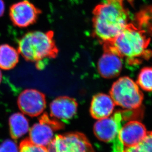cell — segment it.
Instances as JSON below:
<instances>
[{
  "label": "cell",
  "mask_w": 152,
  "mask_h": 152,
  "mask_svg": "<svg viewBox=\"0 0 152 152\" xmlns=\"http://www.w3.org/2000/svg\"><path fill=\"white\" fill-rule=\"evenodd\" d=\"M128 20L124 0H103L94 10V34L103 42H112L128 26Z\"/></svg>",
  "instance_id": "cell-1"
},
{
  "label": "cell",
  "mask_w": 152,
  "mask_h": 152,
  "mask_svg": "<svg viewBox=\"0 0 152 152\" xmlns=\"http://www.w3.org/2000/svg\"><path fill=\"white\" fill-rule=\"evenodd\" d=\"M110 43L122 57L130 64H137L141 59L149 58L152 53L147 48L149 39L143 31L132 24L128 26L112 40Z\"/></svg>",
  "instance_id": "cell-2"
},
{
  "label": "cell",
  "mask_w": 152,
  "mask_h": 152,
  "mask_svg": "<svg viewBox=\"0 0 152 152\" xmlns=\"http://www.w3.org/2000/svg\"><path fill=\"white\" fill-rule=\"evenodd\" d=\"M19 54L27 60L39 64L58 54L51 32L33 31L23 36L18 43Z\"/></svg>",
  "instance_id": "cell-3"
},
{
  "label": "cell",
  "mask_w": 152,
  "mask_h": 152,
  "mask_svg": "<svg viewBox=\"0 0 152 152\" xmlns=\"http://www.w3.org/2000/svg\"><path fill=\"white\" fill-rule=\"evenodd\" d=\"M110 96L115 104L131 110L139 107L143 99L138 85L128 77L120 78L113 84Z\"/></svg>",
  "instance_id": "cell-4"
},
{
  "label": "cell",
  "mask_w": 152,
  "mask_h": 152,
  "mask_svg": "<svg viewBox=\"0 0 152 152\" xmlns=\"http://www.w3.org/2000/svg\"><path fill=\"white\" fill-rule=\"evenodd\" d=\"M47 148L48 152H94L86 136L80 133L57 135Z\"/></svg>",
  "instance_id": "cell-5"
},
{
  "label": "cell",
  "mask_w": 152,
  "mask_h": 152,
  "mask_svg": "<svg viewBox=\"0 0 152 152\" xmlns=\"http://www.w3.org/2000/svg\"><path fill=\"white\" fill-rule=\"evenodd\" d=\"M123 117L122 112H117L111 116L98 121L94 127L96 137L102 141L112 144L122 141L120 132Z\"/></svg>",
  "instance_id": "cell-6"
},
{
  "label": "cell",
  "mask_w": 152,
  "mask_h": 152,
  "mask_svg": "<svg viewBox=\"0 0 152 152\" xmlns=\"http://www.w3.org/2000/svg\"><path fill=\"white\" fill-rule=\"evenodd\" d=\"M61 125L44 115L29 131V140L40 146L47 147L54 138V132Z\"/></svg>",
  "instance_id": "cell-7"
},
{
  "label": "cell",
  "mask_w": 152,
  "mask_h": 152,
  "mask_svg": "<svg viewBox=\"0 0 152 152\" xmlns=\"http://www.w3.org/2000/svg\"><path fill=\"white\" fill-rule=\"evenodd\" d=\"M123 67V57L109 42H104V52L98 61V72L102 77L118 76Z\"/></svg>",
  "instance_id": "cell-8"
},
{
  "label": "cell",
  "mask_w": 152,
  "mask_h": 152,
  "mask_svg": "<svg viewBox=\"0 0 152 152\" xmlns=\"http://www.w3.org/2000/svg\"><path fill=\"white\" fill-rule=\"evenodd\" d=\"M18 105L20 110L25 114L37 116L46 107L45 96L36 89H26L19 96Z\"/></svg>",
  "instance_id": "cell-9"
},
{
  "label": "cell",
  "mask_w": 152,
  "mask_h": 152,
  "mask_svg": "<svg viewBox=\"0 0 152 152\" xmlns=\"http://www.w3.org/2000/svg\"><path fill=\"white\" fill-rule=\"evenodd\" d=\"M39 13V10L27 0L13 4L10 10L12 22L18 27H27L33 24L37 19Z\"/></svg>",
  "instance_id": "cell-10"
},
{
  "label": "cell",
  "mask_w": 152,
  "mask_h": 152,
  "mask_svg": "<svg viewBox=\"0 0 152 152\" xmlns=\"http://www.w3.org/2000/svg\"><path fill=\"white\" fill-rule=\"evenodd\" d=\"M77 103L73 98L63 96L56 98L50 105L51 115L54 118L66 121L76 114Z\"/></svg>",
  "instance_id": "cell-11"
},
{
  "label": "cell",
  "mask_w": 152,
  "mask_h": 152,
  "mask_svg": "<svg viewBox=\"0 0 152 152\" xmlns=\"http://www.w3.org/2000/svg\"><path fill=\"white\" fill-rule=\"evenodd\" d=\"M146 129L140 122L132 121L122 126L121 140L125 147L134 146L139 143L146 135Z\"/></svg>",
  "instance_id": "cell-12"
},
{
  "label": "cell",
  "mask_w": 152,
  "mask_h": 152,
  "mask_svg": "<svg viewBox=\"0 0 152 152\" xmlns=\"http://www.w3.org/2000/svg\"><path fill=\"white\" fill-rule=\"evenodd\" d=\"M115 103L110 96L99 94L94 96L90 107L92 116L97 120L110 116L113 112Z\"/></svg>",
  "instance_id": "cell-13"
},
{
  "label": "cell",
  "mask_w": 152,
  "mask_h": 152,
  "mask_svg": "<svg viewBox=\"0 0 152 152\" xmlns=\"http://www.w3.org/2000/svg\"><path fill=\"white\" fill-rule=\"evenodd\" d=\"M11 136L14 139H18L24 136L30 131L28 119L21 113L13 114L9 120Z\"/></svg>",
  "instance_id": "cell-14"
},
{
  "label": "cell",
  "mask_w": 152,
  "mask_h": 152,
  "mask_svg": "<svg viewBox=\"0 0 152 152\" xmlns=\"http://www.w3.org/2000/svg\"><path fill=\"white\" fill-rule=\"evenodd\" d=\"M19 52L10 45H0V69L10 70L16 66L18 63Z\"/></svg>",
  "instance_id": "cell-15"
},
{
  "label": "cell",
  "mask_w": 152,
  "mask_h": 152,
  "mask_svg": "<svg viewBox=\"0 0 152 152\" xmlns=\"http://www.w3.org/2000/svg\"><path fill=\"white\" fill-rule=\"evenodd\" d=\"M137 82L144 90L152 92V67L142 69L138 76Z\"/></svg>",
  "instance_id": "cell-16"
},
{
  "label": "cell",
  "mask_w": 152,
  "mask_h": 152,
  "mask_svg": "<svg viewBox=\"0 0 152 152\" xmlns=\"http://www.w3.org/2000/svg\"><path fill=\"white\" fill-rule=\"evenodd\" d=\"M124 152H152V131L147 132L145 137L137 145L125 147Z\"/></svg>",
  "instance_id": "cell-17"
},
{
  "label": "cell",
  "mask_w": 152,
  "mask_h": 152,
  "mask_svg": "<svg viewBox=\"0 0 152 152\" xmlns=\"http://www.w3.org/2000/svg\"><path fill=\"white\" fill-rule=\"evenodd\" d=\"M19 147V152H48L47 147L36 145L29 139L23 140Z\"/></svg>",
  "instance_id": "cell-18"
},
{
  "label": "cell",
  "mask_w": 152,
  "mask_h": 152,
  "mask_svg": "<svg viewBox=\"0 0 152 152\" xmlns=\"http://www.w3.org/2000/svg\"><path fill=\"white\" fill-rule=\"evenodd\" d=\"M0 152H19V147L13 141L7 140L0 145Z\"/></svg>",
  "instance_id": "cell-19"
},
{
  "label": "cell",
  "mask_w": 152,
  "mask_h": 152,
  "mask_svg": "<svg viewBox=\"0 0 152 152\" xmlns=\"http://www.w3.org/2000/svg\"><path fill=\"white\" fill-rule=\"evenodd\" d=\"M5 11V4L3 0H0V17H1Z\"/></svg>",
  "instance_id": "cell-20"
},
{
  "label": "cell",
  "mask_w": 152,
  "mask_h": 152,
  "mask_svg": "<svg viewBox=\"0 0 152 152\" xmlns=\"http://www.w3.org/2000/svg\"><path fill=\"white\" fill-rule=\"evenodd\" d=\"M2 77H3L2 73H1V69H0V83H1V80H2Z\"/></svg>",
  "instance_id": "cell-21"
},
{
  "label": "cell",
  "mask_w": 152,
  "mask_h": 152,
  "mask_svg": "<svg viewBox=\"0 0 152 152\" xmlns=\"http://www.w3.org/2000/svg\"><path fill=\"white\" fill-rule=\"evenodd\" d=\"M149 12L151 13V15H152V9H151V10H150Z\"/></svg>",
  "instance_id": "cell-22"
}]
</instances>
